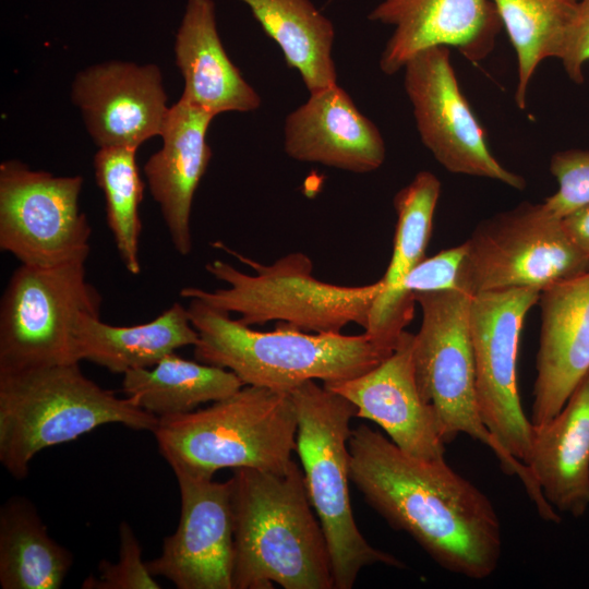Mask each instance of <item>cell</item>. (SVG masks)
I'll list each match as a JSON object with an SVG mask.
<instances>
[{
    "label": "cell",
    "mask_w": 589,
    "mask_h": 589,
    "mask_svg": "<svg viewBox=\"0 0 589 589\" xmlns=\"http://www.w3.org/2000/svg\"><path fill=\"white\" fill-rule=\"evenodd\" d=\"M350 480L390 527L408 533L442 568L490 577L502 530L489 497L444 460L411 456L360 424L349 437Z\"/></svg>",
    "instance_id": "6da1fadb"
},
{
    "label": "cell",
    "mask_w": 589,
    "mask_h": 589,
    "mask_svg": "<svg viewBox=\"0 0 589 589\" xmlns=\"http://www.w3.org/2000/svg\"><path fill=\"white\" fill-rule=\"evenodd\" d=\"M232 589H333L326 538L310 502L303 471L233 469Z\"/></svg>",
    "instance_id": "7a4b0ae2"
},
{
    "label": "cell",
    "mask_w": 589,
    "mask_h": 589,
    "mask_svg": "<svg viewBox=\"0 0 589 589\" xmlns=\"http://www.w3.org/2000/svg\"><path fill=\"white\" fill-rule=\"evenodd\" d=\"M188 313L199 333L197 361L232 371L244 385L288 393L310 380L332 383L361 375L387 358L368 334L308 333L280 325L260 332L229 313L190 299Z\"/></svg>",
    "instance_id": "3957f363"
},
{
    "label": "cell",
    "mask_w": 589,
    "mask_h": 589,
    "mask_svg": "<svg viewBox=\"0 0 589 589\" xmlns=\"http://www.w3.org/2000/svg\"><path fill=\"white\" fill-rule=\"evenodd\" d=\"M108 423L153 433L158 418L97 385L79 363L0 373V462L16 480L40 450Z\"/></svg>",
    "instance_id": "277c9868"
},
{
    "label": "cell",
    "mask_w": 589,
    "mask_h": 589,
    "mask_svg": "<svg viewBox=\"0 0 589 589\" xmlns=\"http://www.w3.org/2000/svg\"><path fill=\"white\" fill-rule=\"evenodd\" d=\"M297 431L288 393L244 385L207 408L158 419L153 434L175 473L213 478L223 468L284 473Z\"/></svg>",
    "instance_id": "5b68a950"
},
{
    "label": "cell",
    "mask_w": 589,
    "mask_h": 589,
    "mask_svg": "<svg viewBox=\"0 0 589 589\" xmlns=\"http://www.w3.org/2000/svg\"><path fill=\"white\" fill-rule=\"evenodd\" d=\"M214 247L252 267L254 274L214 260L206 271L226 287L214 291L196 287L181 289L180 296L230 313H238L242 324L262 325L279 321L290 327L312 333H341L350 323L365 328L375 298L383 290L381 279L362 286L325 283L313 275L312 260L301 253H289L264 265L229 249L223 242Z\"/></svg>",
    "instance_id": "8992f818"
},
{
    "label": "cell",
    "mask_w": 589,
    "mask_h": 589,
    "mask_svg": "<svg viewBox=\"0 0 589 589\" xmlns=\"http://www.w3.org/2000/svg\"><path fill=\"white\" fill-rule=\"evenodd\" d=\"M288 394L298 421L296 453L310 502L326 538L334 588H352L360 570L374 564L404 568L405 564L396 556L372 546L353 518L348 443L356 407L315 380L303 382Z\"/></svg>",
    "instance_id": "52a82bcc"
},
{
    "label": "cell",
    "mask_w": 589,
    "mask_h": 589,
    "mask_svg": "<svg viewBox=\"0 0 589 589\" xmlns=\"http://www.w3.org/2000/svg\"><path fill=\"white\" fill-rule=\"evenodd\" d=\"M471 297L458 288L413 293L422 313L412 351L419 393L432 407L445 444L460 433L482 442L505 473L520 479L537 510L545 512L549 503L529 467L507 453L480 416L469 328Z\"/></svg>",
    "instance_id": "ba28073f"
},
{
    "label": "cell",
    "mask_w": 589,
    "mask_h": 589,
    "mask_svg": "<svg viewBox=\"0 0 589 589\" xmlns=\"http://www.w3.org/2000/svg\"><path fill=\"white\" fill-rule=\"evenodd\" d=\"M457 288L470 296L510 288L540 292L589 271L563 220L524 202L482 220L464 242Z\"/></svg>",
    "instance_id": "9c48e42d"
},
{
    "label": "cell",
    "mask_w": 589,
    "mask_h": 589,
    "mask_svg": "<svg viewBox=\"0 0 589 589\" xmlns=\"http://www.w3.org/2000/svg\"><path fill=\"white\" fill-rule=\"evenodd\" d=\"M101 296L87 281L85 262L21 264L0 304V373L79 363L75 326L85 313L100 315Z\"/></svg>",
    "instance_id": "30bf717a"
},
{
    "label": "cell",
    "mask_w": 589,
    "mask_h": 589,
    "mask_svg": "<svg viewBox=\"0 0 589 589\" xmlns=\"http://www.w3.org/2000/svg\"><path fill=\"white\" fill-rule=\"evenodd\" d=\"M81 176H53L22 161L0 164V249L21 264L86 262L92 228L81 212Z\"/></svg>",
    "instance_id": "8fae6325"
},
{
    "label": "cell",
    "mask_w": 589,
    "mask_h": 589,
    "mask_svg": "<svg viewBox=\"0 0 589 589\" xmlns=\"http://www.w3.org/2000/svg\"><path fill=\"white\" fill-rule=\"evenodd\" d=\"M540 293L533 288L481 292L471 297L469 306L480 416L507 453L526 465L533 425L518 395L517 353L525 317Z\"/></svg>",
    "instance_id": "7c38bea8"
},
{
    "label": "cell",
    "mask_w": 589,
    "mask_h": 589,
    "mask_svg": "<svg viewBox=\"0 0 589 589\" xmlns=\"http://www.w3.org/2000/svg\"><path fill=\"white\" fill-rule=\"evenodd\" d=\"M448 47L419 51L404 65V87L423 145L447 171L524 190L525 179L493 156L485 132L462 94Z\"/></svg>",
    "instance_id": "4fadbf2b"
},
{
    "label": "cell",
    "mask_w": 589,
    "mask_h": 589,
    "mask_svg": "<svg viewBox=\"0 0 589 589\" xmlns=\"http://www.w3.org/2000/svg\"><path fill=\"white\" fill-rule=\"evenodd\" d=\"M175 474L181 498L179 524L164 539L161 554L146 562L149 572L170 580L178 589H232L230 481Z\"/></svg>",
    "instance_id": "5bb4252c"
},
{
    "label": "cell",
    "mask_w": 589,
    "mask_h": 589,
    "mask_svg": "<svg viewBox=\"0 0 589 589\" xmlns=\"http://www.w3.org/2000/svg\"><path fill=\"white\" fill-rule=\"evenodd\" d=\"M71 99L98 147H135L159 136L169 111L163 73L153 63L111 60L72 82Z\"/></svg>",
    "instance_id": "9a60e30c"
},
{
    "label": "cell",
    "mask_w": 589,
    "mask_h": 589,
    "mask_svg": "<svg viewBox=\"0 0 589 589\" xmlns=\"http://www.w3.org/2000/svg\"><path fill=\"white\" fill-rule=\"evenodd\" d=\"M368 17L393 26L380 57V69L386 75L435 46L456 48L477 63L492 52L503 28L491 0H382Z\"/></svg>",
    "instance_id": "2e32d148"
},
{
    "label": "cell",
    "mask_w": 589,
    "mask_h": 589,
    "mask_svg": "<svg viewBox=\"0 0 589 589\" xmlns=\"http://www.w3.org/2000/svg\"><path fill=\"white\" fill-rule=\"evenodd\" d=\"M414 335L404 330L392 353L356 377L323 385L357 409L356 417L377 423L405 453L444 460L445 443L432 407L418 389L413 366Z\"/></svg>",
    "instance_id": "e0dca14e"
},
{
    "label": "cell",
    "mask_w": 589,
    "mask_h": 589,
    "mask_svg": "<svg viewBox=\"0 0 589 589\" xmlns=\"http://www.w3.org/2000/svg\"><path fill=\"white\" fill-rule=\"evenodd\" d=\"M533 426L553 419L589 372V271L541 291Z\"/></svg>",
    "instance_id": "ac0fdd59"
},
{
    "label": "cell",
    "mask_w": 589,
    "mask_h": 589,
    "mask_svg": "<svg viewBox=\"0 0 589 589\" xmlns=\"http://www.w3.org/2000/svg\"><path fill=\"white\" fill-rule=\"evenodd\" d=\"M284 149L294 160L354 173L378 169L386 156L377 127L337 83L311 93L286 117Z\"/></svg>",
    "instance_id": "d6986e66"
},
{
    "label": "cell",
    "mask_w": 589,
    "mask_h": 589,
    "mask_svg": "<svg viewBox=\"0 0 589 589\" xmlns=\"http://www.w3.org/2000/svg\"><path fill=\"white\" fill-rule=\"evenodd\" d=\"M214 118L179 98L167 113L161 147L144 166L149 192L176 251L183 256L192 251V202L212 158L207 130Z\"/></svg>",
    "instance_id": "ffe728a7"
},
{
    "label": "cell",
    "mask_w": 589,
    "mask_h": 589,
    "mask_svg": "<svg viewBox=\"0 0 589 589\" xmlns=\"http://www.w3.org/2000/svg\"><path fill=\"white\" fill-rule=\"evenodd\" d=\"M441 192L438 178L419 171L394 197L397 215L393 253L364 328L377 344L394 349L413 316L416 301L401 289L406 276L425 257Z\"/></svg>",
    "instance_id": "44dd1931"
},
{
    "label": "cell",
    "mask_w": 589,
    "mask_h": 589,
    "mask_svg": "<svg viewBox=\"0 0 589 589\" xmlns=\"http://www.w3.org/2000/svg\"><path fill=\"white\" fill-rule=\"evenodd\" d=\"M173 50L184 82L180 99L214 117L230 111L251 112L261 107V96L223 46L213 0H187Z\"/></svg>",
    "instance_id": "7402d4cb"
},
{
    "label": "cell",
    "mask_w": 589,
    "mask_h": 589,
    "mask_svg": "<svg viewBox=\"0 0 589 589\" xmlns=\"http://www.w3.org/2000/svg\"><path fill=\"white\" fill-rule=\"evenodd\" d=\"M527 466L556 512L576 518L586 514L589 508V372L553 419L533 426Z\"/></svg>",
    "instance_id": "603a6c76"
},
{
    "label": "cell",
    "mask_w": 589,
    "mask_h": 589,
    "mask_svg": "<svg viewBox=\"0 0 589 589\" xmlns=\"http://www.w3.org/2000/svg\"><path fill=\"white\" fill-rule=\"evenodd\" d=\"M199 333L188 309L176 302L154 320L132 326H113L100 315L85 313L74 332V356L113 373L152 368L184 346H195Z\"/></svg>",
    "instance_id": "cb8c5ba5"
},
{
    "label": "cell",
    "mask_w": 589,
    "mask_h": 589,
    "mask_svg": "<svg viewBox=\"0 0 589 589\" xmlns=\"http://www.w3.org/2000/svg\"><path fill=\"white\" fill-rule=\"evenodd\" d=\"M300 74L309 93L337 83L333 59L335 28L311 0H239Z\"/></svg>",
    "instance_id": "d4e9b609"
},
{
    "label": "cell",
    "mask_w": 589,
    "mask_h": 589,
    "mask_svg": "<svg viewBox=\"0 0 589 589\" xmlns=\"http://www.w3.org/2000/svg\"><path fill=\"white\" fill-rule=\"evenodd\" d=\"M244 384L230 370L185 360L176 352L152 368L125 372L122 389L139 408L160 418L183 414L226 398Z\"/></svg>",
    "instance_id": "484cf974"
},
{
    "label": "cell",
    "mask_w": 589,
    "mask_h": 589,
    "mask_svg": "<svg viewBox=\"0 0 589 589\" xmlns=\"http://www.w3.org/2000/svg\"><path fill=\"white\" fill-rule=\"evenodd\" d=\"M73 556L48 533L35 506L23 496L0 508V586L2 589H59Z\"/></svg>",
    "instance_id": "4316f807"
},
{
    "label": "cell",
    "mask_w": 589,
    "mask_h": 589,
    "mask_svg": "<svg viewBox=\"0 0 589 589\" xmlns=\"http://www.w3.org/2000/svg\"><path fill=\"white\" fill-rule=\"evenodd\" d=\"M517 57L514 99L526 108L528 87L538 65L558 58L579 0H491Z\"/></svg>",
    "instance_id": "83f0119b"
},
{
    "label": "cell",
    "mask_w": 589,
    "mask_h": 589,
    "mask_svg": "<svg viewBox=\"0 0 589 589\" xmlns=\"http://www.w3.org/2000/svg\"><path fill=\"white\" fill-rule=\"evenodd\" d=\"M136 151L128 146L99 147L93 161L96 182L105 196L108 227L125 269L133 275L141 272L139 207L144 191Z\"/></svg>",
    "instance_id": "f1b7e54d"
},
{
    "label": "cell",
    "mask_w": 589,
    "mask_h": 589,
    "mask_svg": "<svg viewBox=\"0 0 589 589\" xmlns=\"http://www.w3.org/2000/svg\"><path fill=\"white\" fill-rule=\"evenodd\" d=\"M119 561L103 560L98 575L88 576L83 589H160L155 576L142 558V548L136 534L127 521L119 525Z\"/></svg>",
    "instance_id": "f546056e"
},
{
    "label": "cell",
    "mask_w": 589,
    "mask_h": 589,
    "mask_svg": "<svg viewBox=\"0 0 589 589\" xmlns=\"http://www.w3.org/2000/svg\"><path fill=\"white\" fill-rule=\"evenodd\" d=\"M549 168L558 183L557 191L543 202L550 214L563 220L589 206V151L556 152Z\"/></svg>",
    "instance_id": "4dcf8cb0"
},
{
    "label": "cell",
    "mask_w": 589,
    "mask_h": 589,
    "mask_svg": "<svg viewBox=\"0 0 589 589\" xmlns=\"http://www.w3.org/2000/svg\"><path fill=\"white\" fill-rule=\"evenodd\" d=\"M464 255L461 243L424 257L404 279L402 292L413 299L414 292L456 289Z\"/></svg>",
    "instance_id": "1f68e13d"
},
{
    "label": "cell",
    "mask_w": 589,
    "mask_h": 589,
    "mask_svg": "<svg viewBox=\"0 0 589 589\" xmlns=\"http://www.w3.org/2000/svg\"><path fill=\"white\" fill-rule=\"evenodd\" d=\"M557 59L574 83L585 81L584 65L589 61V0H579Z\"/></svg>",
    "instance_id": "d6a6232c"
},
{
    "label": "cell",
    "mask_w": 589,
    "mask_h": 589,
    "mask_svg": "<svg viewBox=\"0 0 589 589\" xmlns=\"http://www.w3.org/2000/svg\"><path fill=\"white\" fill-rule=\"evenodd\" d=\"M563 225L572 241L589 256V206L564 218Z\"/></svg>",
    "instance_id": "836d02e7"
}]
</instances>
